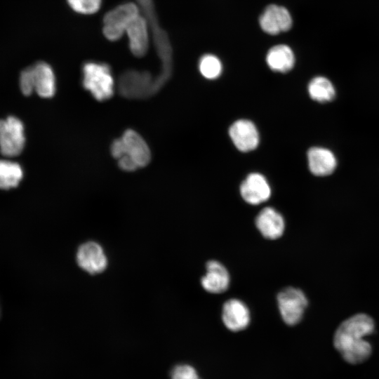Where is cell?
<instances>
[{
    "label": "cell",
    "instance_id": "cell-16",
    "mask_svg": "<svg viewBox=\"0 0 379 379\" xmlns=\"http://www.w3.org/2000/svg\"><path fill=\"white\" fill-rule=\"evenodd\" d=\"M125 154L131 157L139 168L146 166L151 160L149 147L142 137L133 129H127L121 136Z\"/></svg>",
    "mask_w": 379,
    "mask_h": 379
},
{
    "label": "cell",
    "instance_id": "cell-14",
    "mask_svg": "<svg viewBox=\"0 0 379 379\" xmlns=\"http://www.w3.org/2000/svg\"><path fill=\"white\" fill-rule=\"evenodd\" d=\"M230 277L227 268L217 260H209L206 265V273L201 279L203 288L211 293H221L229 287Z\"/></svg>",
    "mask_w": 379,
    "mask_h": 379
},
{
    "label": "cell",
    "instance_id": "cell-8",
    "mask_svg": "<svg viewBox=\"0 0 379 379\" xmlns=\"http://www.w3.org/2000/svg\"><path fill=\"white\" fill-rule=\"evenodd\" d=\"M229 136L236 148L242 152L254 150L260 142L257 127L248 119L234 121L229 128Z\"/></svg>",
    "mask_w": 379,
    "mask_h": 379
},
{
    "label": "cell",
    "instance_id": "cell-19",
    "mask_svg": "<svg viewBox=\"0 0 379 379\" xmlns=\"http://www.w3.org/2000/svg\"><path fill=\"white\" fill-rule=\"evenodd\" d=\"M310 97L319 102L331 101L335 96V89L331 81L321 76L313 78L307 86Z\"/></svg>",
    "mask_w": 379,
    "mask_h": 379
},
{
    "label": "cell",
    "instance_id": "cell-21",
    "mask_svg": "<svg viewBox=\"0 0 379 379\" xmlns=\"http://www.w3.org/2000/svg\"><path fill=\"white\" fill-rule=\"evenodd\" d=\"M199 69L204 78L215 79L222 73V65L217 56L213 54H205L199 60Z\"/></svg>",
    "mask_w": 379,
    "mask_h": 379
},
{
    "label": "cell",
    "instance_id": "cell-10",
    "mask_svg": "<svg viewBox=\"0 0 379 379\" xmlns=\"http://www.w3.org/2000/svg\"><path fill=\"white\" fill-rule=\"evenodd\" d=\"M259 25L267 34L276 35L288 31L293 25L288 10L276 4L269 5L259 18Z\"/></svg>",
    "mask_w": 379,
    "mask_h": 379
},
{
    "label": "cell",
    "instance_id": "cell-4",
    "mask_svg": "<svg viewBox=\"0 0 379 379\" xmlns=\"http://www.w3.org/2000/svg\"><path fill=\"white\" fill-rule=\"evenodd\" d=\"M277 300L284 323L294 326L302 320L308 305L307 298L302 290L292 286L286 287L279 292Z\"/></svg>",
    "mask_w": 379,
    "mask_h": 379
},
{
    "label": "cell",
    "instance_id": "cell-5",
    "mask_svg": "<svg viewBox=\"0 0 379 379\" xmlns=\"http://www.w3.org/2000/svg\"><path fill=\"white\" fill-rule=\"evenodd\" d=\"M25 144L24 125L21 120L14 116L0 119V153L6 157L18 156Z\"/></svg>",
    "mask_w": 379,
    "mask_h": 379
},
{
    "label": "cell",
    "instance_id": "cell-22",
    "mask_svg": "<svg viewBox=\"0 0 379 379\" xmlns=\"http://www.w3.org/2000/svg\"><path fill=\"white\" fill-rule=\"evenodd\" d=\"M67 2L74 12L82 15L94 14L102 5V0H67Z\"/></svg>",
    "mask_w": 379,
    "mask_h": 379
},
{
    "label": "cell",
    "instance_id": "cell-24",
    "mask_svg": "<svg viewBox=\"0 0 379 379\" xmlns=\"http://www.w3.org/2000/svg\"><path fill=\"white\" fill-rule=\"evenodd\" d=\"M118 165L119 168L128 172H131L139 168L136 163L128 156L124 155L118 159Z\"/></svg>",
    "mask_w": 379,
    "mask_h": 379
},
{
    "label": "cell",
    "instance_id": "cell-25",
    "mask_svg": "<svg viewBox=\"0 0 379 379\" xmlns=\"http://www.w3.org/2000/svg\"><path fill=\"white\" fill-rule=\"evenodd\" d=\"M110 152L112 157L117 160L124 156L125 149L121 138L115 139L110 147Z\"/></svg>",
    "mask_w": 379,
    "mask_h": 379
},
{
    "label": "cell",
    "instance_id": "cell-9",
    "mask_svg": "<svg viewBox=\"0 0 379 379\" xmlns=\"http://www.w3.org/2000/svg\"><path fill=\"white\" fill-rule=\"evenodd\" d=\"M241 198L251 205H259L271 197L272 190L265 177L259 173H249L240 185Z\"/></svg>",
    "mask_w": 379,
    "mask_h": 379
},
{
    "label": "cell",
    "instance_id": "cell-20",
    "mask_svg": "<svg viewBox=\"0 0 379 379\" xmlns=\"http://www.w3.org/2000/svg\"><path fill=\"white\" fill-rule=\"evenodd\" d=\"M23 178V171L17 162L0 160V189L9 190L17 187Z\"/></svg>",
    "mask_w": 379,
    "mask_h": 379
},
{
    "label": "cell",
    "instance_id": "cell-1",
    "mask_svg": "<svg viewBox=\"0 0 379 379\" xmlns=\"http://www.w3.org/2000/svg\"><path fill=\"white\" fill-rule=\"evenodd\" d=\"M374 328V321L369 315L356 314L339 325L334 333L333 345L346 361L361 363L371 353V345L364 337L372 333Z\"/></svg>",
    "mask_w": 379,
    "mask_h": 379
},
{
    "label": "cell",
    "instance_id": "cell-15",
    "mask_svg": "<svg viewBox=\"0 0 379 379\" xmlns=\"http://www.w3.org/2000/svg\"><path fill=\"white\" fill-rule=\"evenodd\" d=\"M128 46L131 53L136 57L144 56L149 45L148 24L140 14L135 18L126 29Z\"/></svg>",
    "mask_w": 379,
    "mask_h": 379
},
{
    "label": "cell",
    "instance_id": "cell-2",
    "mask_svg": "<svg viewBox=\"0 0 379 379\" xmlns=\"http://www.w3.org/2000/svg\"><path fill=\"white\" fill-rule=\"evenodd\" d=\"M83 87L98 101L109 99L115 88V81L109 65L90 61L82 67Z\"/></svg>",
    "mask_w": 379,
    "mask_h": 379
},
{
    "label": "cell",
    "instance_id": "cell-6",
    "mask_svg": "<svg viewBox=\"0 0 379 379\" xmlns=\"http://www.w3.org/2000/svg\"><path fill=\"white\" fill-rule=\"evenodd\" d=\"M76 261L81 270L91 274L101 273L108 265L102 246L93 241H86L78 248Z\"/></svg>",
    "mask_w": 379,
    "mask_h": 379
},
{
    "label": "cell",
    "instance_id": "cell-23",
    "mask_svg": "<svg viewBox=\"0 0 379 379\" xmlns=\"http://www.w3.org/2000/svg\"><path fill=\"white\" fill-rule=\"evenodd\" d=\"M171 379H201L196 369L189 364H178L171 372Z\"/></svg>",
    "mask_w": 379,
    "mask_h": 379
},
{
    "label": "cell",
    "instance_id": "cell-17",
    "mask_svg": "<svg viewBox=\"0 0 379 379\" xmlns=\"http://www.w3.org/2000/svg\"><path fill=\"white\" fill-rule=\"evenodd\" d=\"M308 168L317 176H326L331 174L337 166L334 154L327 148L312 147L307 153Z\"/></svg>",
    "mask_w": 379,
    "mask_h": 379
},
{
    "label": "cell",
    "instance_id": "cell-13",
    "mask_svg": "<svg viewBox=\"0 0 379 379\" xmlns=\"http://www.w3.org/2000/svg\"><path fill=\"white\" fill-rule=\"evenodd\" d=\"M34 91L44 98H52L56 91L53 68L45 62H38L29 67Z\"/></svg>",
    "mask_w": 379,
    "mask_h": 379
},
{
    "label": "cell",
    "instance_id": "cell-3",
    "mask_svg": "<svg viewBox=\"0 0 379 379\" xmlns=\"http://www.w3.org/2000/svg\"><path fill=\"white\" fill-rule=\"evenodd\" d=\"M140 14L138 5L133 2H126L111 9L103 18L104 36L112 41L120 39L126 34L130 24Z\"/></svg>",
    "mask_w": 379,
    "mask_h": 379
},
{
    "label": "cell",
    "instance_id": "cell-18",
    "mask_svg": "<svg viewBox=\"0 0 379 379\" xmlns=\"http://www.w3.org/2000/svg\"><path fill=\"white\" fill-rule=\"evenodd\" d=\"M295 62L293 50L287 45L278 44L272 47L266 55V62L274 72L286 73L294 66Z\"/></svg>",
    "mask_w": 379,
    "mask_h": 379
},
{
    "label": "cell",
    "instance_id": "cell-12",
    "mask_svg": "<svg viewBox=\"0 0 379 379\" xmlns=\"http://www.w3.org/2000/svg\"><path fill=\"white\" fill-rule=\"evenodd\" d=\"M255 224L262 236L270 240L279 239L285 230L283 215L272 207L262 208L255 217Z\"/></svg>",
    "mask_w": 379,
    "mask_h": 379
},
{
    "label": "cell",
    "instance_id": "cell-7",
    "mask_svg": "<svg viewBox=\"0 0 379 379\" xmlns=\"http://www.w3.org/2000/svg\"><path fill=\"white\" fill-rule=\"evenodd\" d=\"M119 93L130 99H142L157 93L155 81L148 74L131 72L123 76L118 84Z\"/></svg>",
    "mask_w": 379,
    "mask_h": 379
},
{
    "label": "cell",
    "instance_id": "cell-11",
    "mask_svg": "<svg viewBox=\"0 0 379 379\" xmlns=\"http://www.w3.org/2000/svg\"><path fill=\"white\" fill-rule=\"evenodd\" d=\"M222 320L228 330L233 332L241 331L249 325L251 312L243 301L232 298L227 300L222 306Z\"/></svg>",
    "mask_w": 379,
    "mask_h": 379
}]
</instances>
